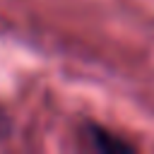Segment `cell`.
<instances>
[{"label":"cell","instance_id":"cell-2","mask_svg":"<svg viewBox=\"0 0 154 154\" xmlns=\"http://www.w3.org/2000/svg\"><path fill=\"white\" fill-rule=\"evenodd\" d=\"M7 135H10V118L0 108V137H7Z\"/></svg>","mask_w":154,"mask_h":154},{"label":"cell","instance_id":"cell-1","mask_svg":"<svg viewBox=\"0 0 154 154\" xmlns=\"http://www.w3.org/2000/svg\"><path fill=\"white\" fill-rule=\"evenodd\" d=\"M87 132H89V142H91L94 149H99V152H116V154H118V152H132V149H135L130 142H125V140L106 132V130L99 128V125H89Z\"/></svg>","mask_w":154,"mask_h":154}]
</instances>
